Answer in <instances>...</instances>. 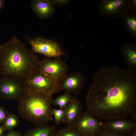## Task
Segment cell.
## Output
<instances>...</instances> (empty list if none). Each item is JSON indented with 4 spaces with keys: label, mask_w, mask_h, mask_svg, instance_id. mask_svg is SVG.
<instances>
[{
    "label": "cell",
    "mask_w": 136,
    "mask_h": 136,
    "mask_svg": "<svg viewBox=\"0 0 136 136\" xmlns=\"http://www.w3.org/2000/svg\"><path fill=\"white\" fill-rule=\"evenodd\" d=\"M26 85L23 80L10 76L0 77V98L7 100H17L23 95Z\"/></svg>",
    "instance_id": "obj_4"
},
{
    "label": "cell",
    "mask_w": 136,
    "mask_h": 136,
    "mask_svg": "<svg viewBox=\"0 0 136 136\" xmlns=\"http://www.w3.org/2000/svg\"><path fill=\"white\" fill-rule=\"evenodd\" d=\"M72 97L71 93L65 91L63 95H58L55 99H53L52 104L58 106L60 109H63L67 106Z\"/></svg>",
    "instance_id": "obj_16"
},
{
    "label": "cell",
    "mask_w": 136,
    "mask_h": 136,
    "mask_svg": "<svg viewBox=\"0 0 136 136\" xmlns=\"http://www.w3.org/2000/svg\"><path fill=\"white\" fill-rule=\"evenodd\" d=\"M127 25L129 29L133 32L136 31V19L134 18L128 17L126 20Z\"/></svg>",
    "instance_id": "obj_21"
},
{
    "label": "cell",
    "mask_w": 136,
    "mask_h": 136,
    "mask_svg": "<svg viewBox=\"0 0 136 136\" xmlns=\"http://www.w3.org/2000/svg\"><path fill=\"white\" fill-rule=\"evenodd\" d=\"M29 43L32 50L48 57H60L62 53L58 45L52 40L41 38L31 39Z\"/></svg>",
    "instance_id": "obj_7"
},
{
    "label": "cell",
    "mask_w": 136,
    "mask_h": 136,
    "mask_svg": "<svg viewBox=\"0 0 136 136\" xmlns=\"http://www.w3.org/2000/svg\"><path fill=\"white\" fill-rule=\"evenodd\" d=\"M40 61L15 35L0 44V77L10 76L24 80L37 70Z\"/></svg>",
    "instance_id": "obj_2"
},
{
    "label": "cell",
    "mask_w": 136,
    "mask_h": 136,
    "mask_svg": "<svg viewBox=\"0 0 136 136\" xmlns=\"http://www.w3.org/2000/svg\"><path fill=\"white\" fill-rule=\"evenodd\" d=\"M56 136H82V134L76 131L72 127L67 126L56 132Z\"/></svg>",
    "instance_id": "obj_18"
},
{
    "label": "cell",
    "mask_w": 136,
    "mask_h": 136,
    "mask_svg": "<svg viewBox=\"0 0 136 136\" xmlns=\"http://www.w3.org/2000/svg\"><path fill=\"white\" fill-rule=\"evenodd\" d=\"M68 66L60 57L54 59L47 58L40 60L37 70L47 75L59 82L68 74Z\"/></svg>",
    "instance_id": "obj_6"
},
{
    "label": "cell",
    "mask_w": 136,
    "mask_h": 136,
    "mask_svg": "<svg viewBox=\"0 0 136 136\" xmlns=\"http://www.w3.org/2000/svg\"><path fill=\"white\" fill-rule=\"evenodd\" d=\"M126 136H136V132H133Z\"/></svg>",
    "instance_id": "obj_29"
},
{
    "label": "cell",
    "mask_w": 136,
    "mask_h": 136,
    "mask_svg": "<svg viewBox=\"0 0 136 136\" xmlns=\"http://www.w3.org/2000/svg\"><path fill=\"white\" fill-rule=\"evenodd\" d=\"M101 120L87 110L83 112L72 127L82 134H93L102 125Z\"/></svg>",
    "instance_id": "obj_8"
},
{
    "label": "cell",
    "mask_w": 136,
    "mask_h": 136,
    "mask_svg": "<svg viewBox=\"0 0 136 136\" xmlns=\"http://www.w3.org/2000/svg\"><path fill=\"white\" fill-rule=\"evenodd\" d=\"M102 124L106 128L125 136L136 132V122L126 118L104 120Z\"/></svg>",
    "instance_id": "obj_10"
},
{
    "label": "cell",
    "mask_w": 136,
    "mask_h": 136,
    "mask_svg": "<svg viewBox=\"0 0 136 136\" xmlns=\"http://www.w3.org/2000/svg\"><path fill=\"white\" fill-rule=\"evenodd\" d=\"M124 62L127 70L136 74V50L135 47L131 46H125L122 50Z\"/></svg>",
    "instance_id": "obj_13"
},
{
    "label": "cell",
    "mask_w": 136,
    "mask_h": 136,
    "mask_svg": "<svg viewBox=\"0 0 136 136\" xmlns=\"http://www.w3.org/2000/svg\"><path fill=\"white\" fill-rule=\"evenodd\" d=\"M5 1L0 0V12L3 9L5 5Z\"/></svg>",
    "instance_id": "obj_26"
},
{
    "label": "cell",
    "mask_w": 136,
    "mask_h": 136,
    "mask_svg": "<svg viewBox=\"0 0 136 136\" xmlns=\"http://www.w3.org/2000/svg\"><path fill=\"white\" fill-rule=\"evenodd\" d=\"M5 136H23L19 132L14 130L9 131Z\"/></svg>",
    "instance_id": "obj_24"
},
{
    "label": "cell",
    "mask_w": 136,
    "mask_h": 136,
    "mask_svg": "<svg viewBox=\"0 0 136 136\" xmlns=\"http://www.w3.org/2000/svg\"><path fill=\"white\" fill-rule=\"evenodd\" d=\"M130 119L133 121L136 122V110L132 112L130 114Z\"/></svg>",
    "instance_id": "obj_25"
},
{
    "label": "cell",
    "mask_w": 136,
    "mask_h": 136,
    "mask_svg": "<svg viewBox=\"0 0 136 136\" xmlns=\"http://www.w3.org/2000/svg\"><path fill=\"white\" fill-rule=\"evenodd\" d=\"M24 81L31 89L48 95L61 90L58 82L37 70Z\"/></svg>",
    "instance_id": "obj_5"
},
{
    "label": "cell",
    "mask_w": 136,
    "mask_h": 136,
    "mask_svg": "<svg viewBox=\"0 0 136 136\" xmlns=\"http://www.w3.org/2000/svg\"><path fill=\"white\" fill-rule=\"evenodd\" d=\"M31 9L39 18L43 19L51 16L54 11V5L51 0H35L31 1Z\"/></svg>",
    "instance_id": "obj_12"
},
{
    "label": "cell",
    "mask_w": 136,
    "mask_h": 136,
    "mask_svg": "<svg viewBox=\"0 0 136 136\" xmlns=\"http://www.w3.org/2000/svg\"><path fill=\"white\" fill-rule=\"evenodd\" d=\"M53 136H55V135H54Z\"/></svg>",
    "instance_id": "obj_30"
},
{
    "label": "cell",
    "mask_w": 136,
    "mask_h": 136,
    "mask_svg": "<svg viewBox=\"0 0 136 136\" xmlns=\"http://www.w3.org/2000/svg\"><path fill=\"white\" fill-rule=\"evenodd\" d=\"M85 81V77L80 73L74 72L67 74L59 82V85L61 90L76 95L84 86Z\"/></svg>",
    "instance_id": "obj_9"
},
{
    "label": "cell",
    "mask_w": 136,
    "mask_h": 136,
    "mask_svg": "<svg viewBox=\"0 0 136 136\" xmlns=\"http://www.w3.org/2000/svg\"><path fill=\"white\" fill-rule=\"evenodd\" d=\"M52 112L55 123L58 124L61 122H62L64 116L63 110L60 109H57L52 108Z\"/></svg>",
    "instance_id": "obj_20"
},
{
    "label": "cell",
    "mask_w": 136,
    "mask_h": 136,
    "mask_svg": "<svg viewBox=\"0 0 136 136\" xmlns=\"http://www.w3.org/2000/svg\"><path fill=\"white\" fill-rule=\"evenodd\" d=\"M52 2L54 5L55 4L62 5L66 4L69 1L67 0H51Z\"/></svg>",
    "instance_id": "obj_23"
},
{
    "label": "cell",
    "mask_w": 136,
    "mask_h": 136,
    "mask_svg": "<svg viewBox=\"0 0 136 136\" xmlns=\"http://www.w3.org/2000/svg\"><path fill=\"white\" fill-rule=\"evenodd\" d=\"M86 104L101 120L126 118L136 110V74L116 66L102 68L93 76Z\"/></svg>",
    "instance_id": "obj_1"
},
{
    "label": "cell",
    "mask_w": 136,
    "mask_h": 136,
    "mask_svg": "<svg viewBox=\"0 0 136 136\" xmlns=\"http://www.w3.org/2000/svg\"><path fill=\"white\" fill-rule=\"evenodd\" d=\"M5 130L2 126L0 125V136H4V133Z\"/></svg>",
    "instance_id": "obj_27"
},
{
    "label": "cell",
    "mask_w": 136,
    "mask_h": 136,
    "mask_svg": "<svg viewBox=\"0 0 136 136\" xmlns=\"http://www.w3.org/2000/svg\"><path fill=\"white\" fill-rule=\"evenodd\" d=\"M32 128L28 130L23 136H53L56 133V127L46 123L37 124Z\"/></svg>",
    "instance_id": "obj_14"
},
{
    "label": "cell",
    "mask_w": 136,
    "mask_h": 136,
    "mask_svg": "<svg viewBox=\"0 0 136 136\" xmlns=\"http://www.w3.org/2000/svg\"><path fill=\"white\" fill-rule=\"evenodd\" d=\"M124 2L122 0L107 1L103 5V9L108 13H115L123 5Z\"/></svg>",
    "instance_id": "obj_15"
},
{
    "label": "cell",
    "mask_w": 136,
    "mask_h": 136,
    "mask_svg": "<svg viewBox=\"0 0 136 136\" xmlns=\"http://www.w3.org/2000/svg\"><path fill=\"white\" fill-rule=\"evenodd\" d=\"M94 136H125L101 126L93 134Z\"/></svg>",
    "instance_id": "obj_19"
},
{
    "label": "cell",
    "mask_w": 136,
    "mask_h": 136,
    "mask_svg": "<svg viewBox=\"0 0 136 136\" xmlns=\"http://www.w3.org/2000/svg\"><path fill=\"white\" fill-rule=\"evenodd\" d=\"M52 95L33 90L26 85L18 101V110L20 116L36 124L46 123L53 119L51 105Z\"/></svg>",
    "instance_id": "obj_3"
},
{
    "label": "cell",
    "mask_w": 136,
    "mask_h": 136,
    "mask_svg": "<svg viewBox=\"0 0 136 136\" xmlns=\"http://www.w3.org/2000/svg\"><path fill=\"white\" fill-rule=\"evenodd\" d=\"M82 136H94L93 134L87 133H84L82 134Z\"/></svg>",
    "instance_id": "obj_28"
},
{
    "label": "cell",
    "mask_w": 136,
    "mask_h": 136,
    "mask_svg": "<svg viewBox=\"0 0 136 136\" xmlns=\"http://www.w3.org/2000/svg\"><path fill=\"white\" fill-rule=\"evenodd\" d=\"M8 114L3 107H0V124L3 123Z\"/></svg>",
    "instance_id": "obj_22"
},
{
    "label": "cell",
    "mask_w": 136,
    "mask_h": 136,
    "mask_svg": "<svg viewBox=\"0 0 136 136\" xmlns=\"http://www.w3.org/2000/svg\"><path fill=\"white\" fill-rule=\"evenodd\" d=\"M64 116L62 122L67 126L72 127L83 113L81 100L76 95L72 97L67 106L63 109Z\"/></svg>",
    "instance_id": "obj_11"
},
{
    "label": "cell",
    "mask_w": 136,
    "mask_h": 136,
    "mask_svg": "<svg viewBox=\"0 0 136 136\" xmlns=\"http://www.w3.org/2000/svg\"><path fill=\"white\" fill-rule=\"evenodd\" d=\"M2 126L5 130L10 131L17 127L19 123L18 118L13 113L8 114Z\"/></svg>",
    "instance_id": "obj_17"
}]
</instances>
